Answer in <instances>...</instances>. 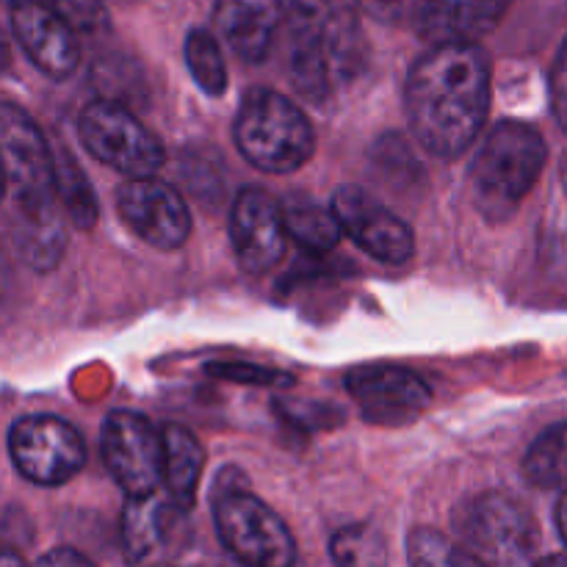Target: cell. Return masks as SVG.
I'll return each instance as SVG.
<instances>
[{
	"label": "cell",
	"mask_w": 567,
	"mask_h": 567,
	"mask_svg": "<svg viewBox=\"0 0 567 567\" xmlns=\"http://www.w3.org/2000/svg\"><path fill=\"white\" fill-rule=\"evenodd\" d=\"M465 546L493 567H518L537 543L535 518L504 493H482L457 515Z\"/></svg>",
	"instance_id": "ba28073f"
},
{
	"label": "cell",
	"mask_w": 567,
	"mask_h": 567,
	"mask_svg": "<svg viewBox=\"0 0 567 567\" xmlns=\"http://www.w3.org/2000/svg\"><path fill=\"white\" fill-rule=\"evenodd\" d=\"M6 236L11 249L33 271H50L59 266L66 249L64 221L59 210L44 214H6Z\"/></svg>",
	"instance_id": "ac0fdd59"
},
{
	"label": "cell",
	"mask_w": 567,
	"mask_h": 567,
	"mask_svg": "<svg viewBox=\"0 0 567 567\" xmlns=\"http://www.w3.org/2000/svg\"><path fill=\"white\" fill-rule=\"evenodd\" d=\"M153 567H181V565H153Z\"/></svg>",
	"instance_id": "8d00e7d4"
},
{
	"label": "cell",
	"mask_w": 567,
	"mask_h": 567,
	"mask_svg": "<svg viewBox=\"0 0 567 567\" xmlns=\"http://www.w3.org/2000/svg\"><path fill=\"white\" fill-rule=\"evenodd\" d=\"M37 567H97L92 559L83 557L75 548H53L39 559Z\"/></svg>",
	"instance_id": "f546056e"
},
{
	"label": "cell",
	"mask_w": 567,
	"mask_h": 567,
	"mask_svg": "<svg viewBox=\"0 0 567 567\" xmlns=\"http://www.w3.org/2000/svg\"><path fill=\"white\" fill-rule=\"evenodd\" d=\"M186 66L194 83L210 97H221L227 89V64L219 42L205 28H194L186 37Z\"/></svg>",
	"instance_id": "484cf974"
},
{
	"label": "cell",
	"mask_w": 567,
	"mask_h": 567,
	"mask_svg": "<svg viewBox=\"0 0 567 567\" xmlns=\"http://www.w3.org/2000/svg\"><path fill=\"white\" fill-rule=\"evenodd\" d=\"M365 64V37L343 0H291L286 11V66L305 100L324 103Z\"/></svg>",
	"instance_id": "7a4b0ae2"
},
{
	"label": "cell",
	"mask_w": 567,
	"mask_h": 567,
	"mask_svg": "<svg viewBox=\"0 0 567 567\" xmlns=\"http://www.w3.org/2000/svg\"><path fill=\"white\" fill-rule=\"evenodd\" d=\"M221 546L241 567H293L297 540L286 520L247 491H227L214 504Z\"/></svg>",
	"instance_id": "8992f818"
},
{
	"label": "cell",
	"mask_w": 567,
	"mask_h": 567,
	"mask_svg": "<svg viewBox=\"0 0 567 567\" xmlns=\"http://www.w3.org/2000/svg\"><path fill=\"white\" fill-rule=\"evenodd\" d=\"M330 208L336 210L343 233L371 258L382 264H408L415 252L413 230L380 199L371 197L360 186H341L332 194Z\"/></svg>",
	"instance_id": "7c38bea8"
},
{
	"label": "cell",
	"mask_w": 567,
	"mask_h": 567,
	"mask_svg": "<svg viewBox=\"0 0 567 567\" xmlns=\"http://www.w3.org/2000/svg\"><path fill=\"white\" fill-rule=\"evenodd\" d=\"M55 194H59V203L64 205L72 225L81 227V230H92L97 225L100 208L92 183L66 150L55 153Z\"/></svg>",
	"instance_id": "603a6c76"
},
{
	"label": "cell",
	"mask_w": 567,
	"mask_h": 567,
	"mask_svg": "<svg viewBox=\"0 0 567 567\" xmlns=\"http://www.w3.org/2000/svg\"><path fill=\"white\" fill-rule=\"evenodd\" d=\"M347 391L352 393L363 419L380 426L410 424L432 404L430 385L399 365H363L349 371Z\"/></svg>",
	"instance_id": "4fadbf2b"
},
{
	"label": "cell",
	"mask_w": 567,
	"mask_h": 567,
	"mask_svg": "<svg viewBox=\"0 0 567 567\" xmlns=\"http://www.w3.org/2000/svg\"><path fill=\"white\" fill-rule=\"evenodd\" d=\"M546 158V142L532 125L498 122L491 127L471 164V186L482 214L491 219L513 214L540 181Z\"/></svg>",
	"instance_id": "277c9868"
},
{
	"label": "cell",
	"mask_w": 567,
	"mask_h": 567,
	"mask_svg": "<svg viewBox=\"0 0 567 567\" xmlns=\"http://www.w3.org/2000/svg\"><path fill=\"white\" fill-rule=\"evenodd\" d=\"M166 507L153 496L127 498V507L122 513V548H125L127 563H142L153 554V548L164 535Z\"/></svg>",
	"instance_id": "7402d4cb"
},
{
	"label": "cell",
	"mask_w": 567,
	"mask_h": 567,
	"mask_svg": "<svg viewBox=\"0 0 567 567\" xmlns=\"http://www.w3.org/2000/svg\"><path fill=\"white\" fill-rule=\"evenodd\" d=\"M122 221L150 247L172 252L192 236L188 205L169 183L155 177H131L116 192Z\"/></svg>",
	"instance_id": "8fae6325"
},
{
	"label": "cell",
	"mask_w": 567,
	"mask_h": 567,
	"mask_svg": "<svg viewBox=\"0 0 567 567\" xmlns=\"http://www.w3.org/2000/svg\"><path fill=\"white\" fill-rule=\"evenodd\" d=\"M6 3H9V9H11V6H17V3H25V0H6Z\"/></svg>",
	"instance_id": "d590c367"
},
{
	"label": "cell",
	"mask_w": 567,
	"mask_h": 567,
	"mask_svg": "<svg viewBox=\"0 0 567 567\" xmlns=\"http://www.w3.org/2000/svg\"><path fill=\"white\" fill-rule=\"evenodd\" d=\"M330 557L336 567H388V543L377 526L352 524L332 535Z\"/></svg>",
	"instance_id": "cb8c5ba5"
},
{
	"label": "cell",
	"mask_w": 567,
	"mask_h": 567,
	"mask_svg": "<svg viewBox=\"0 0 567 567\" xmlns=\"http://www.w3.org/2000/svg\"><path fill=\"white\" fill-rule=\"evenodd\" d=\"M408 565L410 567H487L471 548L457 546L443 532L419 526L408 535Z\"/></svg>",
	"instance_id": "d4e9b609"
},
{
	"label": "cell",
	"mask_w": 567,
	"mask_h": 567,
	"mask_svg": "<svg viewBox=\"0 0 567 567\" xmlns=\"http://www.w3.org/2000/svg\"><path fill=\"white\" fill-rule=\"evenodd\" d=\"M114 3H131V0H114Z\"/></svg>",
	"instance_id": "74e56055"
},
{
	"label": "cell",
	"mask_w": 567,
	"mask_h": 567,
	"mask_svg": "<svg viewBox=\"0 0 567 567\" xmlns=\"http://www.w3.org/2000/svg\"><path fill=\"white\" fill-rule=\"evenodd\" d=\"M563 186H565V194H567V150L563 155Z\"/></svg>",
	"instance_id": "e575fe53"
},
{
	"label": "cell",
	"mask_w": 567,
	"mask_h": 567,
	"mask_svg": "<svg viewBox=\"0 0 567 567\" xmlns=\"http://www.w3.org/2000/svg\"><path fill=\"white\" fill-rule=\"evenodd\" d=\"M48 3L75 28V33L100 37L111 28L103 0H48Z\"/></svg>",
	"instance_id": "4316f807"
},
{
	"label": "cell",
	"mask_w": 567,
	"mask_h": 567,
	"mask_svg": "<svg viewBox=\"0 0 567 567\" xmlns=\"http://www.w3.org/2000/svg\"><path fill=\"white\" fill-rule=\"evenodd\" d=\"M214 17L221 39L247 64H260L286 28L282 0H216Z\"/></svg>",
	"instance_id": "e0dca14e"
},
{
	"label": "cell",
	"mask_w": 567,
	"mask_h": 567,
	"mask_svg": "<svg viewBox=\"0 0 567 567\" xmlns=\"http://www.w3.org/2000/svg\"><path fill=\"white\" fill-rule=\"evenodd\" d=\"M358 6L365 14L382 22H393L399 17V11H402V0H358Z\"/></svg>",
	"instance_id": "4dcf8cb0"
},
{
	"label": "cell",
	"mask_w": 567,
	"mask_h": 567,
	"mask_svg": "<svg viewBox=\"0 0 567 567\" xmlns=\"http://www.w3.org/2000/svg\"><path fill=\"white\" fill-rule=\"evenodd\" d=\"M509 0H415L413 25L432 44L476 42L502 22Z\"/></svg>",
	"instance_id": "2e32d148"
},
{
	"label": "cell",
	"mask_w": 567,
	"mask_h": 567,
	"mask_svg": "<svg viewBox=\"0 0 567 567\" xmlns=\"http://www.w3.org/2000/svg\"><path fill=\"white\" fill-rule=\"evenodd\" d=\"M78 138L89 155L125 177H155L166 161L161 138L116 100L89 103L78 116Z\"/></svg>",
	"instance_id": "52a82bcc"
},
{
	"label": "cell",
	"mask_w": 567,
	"mask_h": 567,
	"mask_svg": "<svg viewBox=\"0 0 567 567\" xmlns=\"http://www.w3.org/2000/svg\"><path fill=\"white\" fill-rule=\"evenodd\" d=\"M0 142L6 169V214L59 210L55 155L50 153L37 122L14 103H6L0 111Z\"/></svg>",
	"instance_id": "5b68a950"
},
{
	"label": "cell",
	"mask_w": 567,
	"mask_h": 567,
	"mask_svg": "<svg viewBox=\"0 0 567 567\" xmlns=\"http://www.w3.org/2000/svg\"><path fill=\"white\" fill-rule=\"evenodd\" d=\"M9 454L28 482L59 487L86 465V446L78 430L55 415H25L9 430Z\"/></svg>",
	"instance_id": "30bf717a"
},
{
	"label": "cell",
	"mask_w": 567,
	"mask_h": 567,
	"mask_svg": "<svg viewBox=\"0 0 567 567\" xmlns=\"http://www.w3.org/2000/svg\"><path fill=\"white\" fill-rule=\"evenodd\" d=\"M286 238L282 203L260 186L244 188L230 214V241L241 269L249 275H266L275 269L286 252Z\"/></svg>",
	"instance_id": "5bb4252c"
},
{
	"label": "cell",
	"mask_w": 567,
	"mask_h": 567,
	"mask_svg": "<svg viewBox=\"0 0 567 567\" xmlns=\"http://www.w3.org/2000/svg\"><path fill=\"white\" fill-rule=\"evenodd\" d=\"M551 111L567 133V39L551 70Z\"/></svg>",
	"instance_id": "f1b7e54d"
},
{
	"label": "cell",
	"mask_w": 567,
	"mask_h": 567,
	"mask_svg": "<svg viewBox=\"0 0 567 567\" xmlns=\"http://www.w3.org/2000/svg\"><path fill=\"white\" fill-rule=\"evenodd\" d=\"M557 526H559V535H563L565 546H567V493H563L557 504Z\"/></svg>",
	"instance_id": "1f68e13d"
},
{
	"label": "cell",
	"mask_w": 567,
	"mask_h": 567,
	"mask_svg": "<svg viewBox=\"0 0 567 567\" xmlns=\"http://www.w3.org/2000/svg\"><path fill=\"white\" fill-rule=\"evenodd\" d=\"M100 449L105 468L127 498L153 496L164 485V435L144 415L133 410L105 415Z\"/></svg>",
	"instance_id": "9c48e42d"
},
{
	"label": "cell",
	"mask_w": 567,
	"mask_h": 567,
	"mask_svg": "<svg viewBox=\"0 0 567 567\" xmlns=\"http://www.w3.org/2000/svg\"><path fill=\"white\" fill-rule=\"evenodd\" d=\"M524 476L543 491L567 493V421L537 437L524 457Z\"/></svg>",
	"instance_id": "44dd1931"
},
{
	"label": "cell",
	"mask_w": 567,
	"mask_h": 567,
	"mask_svg": "<svg viewBox=\"0 0 567 567\" xmlns=\"http://www.w3.org/2000/svg\"><path fill=\"white\" fill-rule=\"evenodd\" d=\"M404 109L415 138L437 158H457L491 111V59L476 42L432 44L413 64Z\"/></svg>",
	"instance_id": "6da1fadb"
},
{
	"label": "cell",
	"mask_w": 567,
	"mask_h": 567,
	"mask_svg": "<svg viewBox=\"0 0 567 567\" xmlns=\"http://www.w3.org/2000/svg\"><path fill=\"white\" fill-rule=\"evenodd\" d=\"M233 138L249 164L271 175L297 172L313 158L316 150V133L305 111L275 89L244 94Z\"/></svg>",
	"instance_id": "3957f363"
},
{
	"label": "cell",
	"mask_w": 567,
	"mask_h": 567,
	"mask_svg": "<svg viewBox=\"0 0 567 567\" xmlns=\"http://www.w3.org/2000/svg\"><path fill=\"white\" fill-rule=\"evenodd\" d=\"M161 435H164V485L172 504L192 509L197 502L199 476L205 465L203 446L194 432L181 424H166Z\"/></svg>",
	"instance_id": "d6986e66"
},
{
	"label": "cell",
	"mask_w": 567,
	"mask_h": 567,
	"mask_svg": "<svg viewBox=\"0 0 567 567\" xmlns=\"http://www.w3.org/2000/svg\"><path fill=\"white\" fill-rule=\"evenodd\" d=\"M11 31L31 64L55 81L70 78L81 64L75 28L48 0H25L11 6Z\"/></svg>",
	"instance_id": "9a60e30c"
},
{
	"label": "cell",
	"mask_w": 567,
	"mask_h": 567,
	"mask_svg": "<svg viewBox=\"0 0 567 567\" xmlns=\"http://www.w3.org/2000/svg\"><path fill=\"white\" fill-rule=\"evenodd\" d=\"M210 374L221 377V380L247 382V385H269V388H288L293 385L291 374H280L275 369H260V365L249 363H214L208 365Z\"/></svg>",
	"instance_id": "83f0119b"
},
{
	"label": "cell",
	"mask_w": 567,
	"mask_h": 567,
	"mask_svg": "<svg viewBox=\"0 0 567 567\" xmlns=\"http://www.w3.org/2000/svg\"><path fill=\"white\" fill-rule=\"evenodd\" d=\"M282 219H286L288 238H293L299 247L310 249V252H330L343 236L336 210L308 197H288L282 203Z\"/></svg>",
	"instance_id": "ffe728a7"
},
{
	"label": "cell",
	"mask_w": 567,
	"mask_h": 567,
	"mask_svg": "<svg viewBox=\"0 0 567 567\" xmlns=\"http://www.w3.org/2000/svg\"><path fill=\"white\" fill-rule=\"evenodd\" d=\"M535 567H567V554H554V557L540 559Z\"/></svg>",
	"instance_id": "836d02e7"
},
{
	"label": "cell",
	"mask_w": 567,
	"mask_h": 567,
	"mask_svg": "<svg viewBox=\"0 0 567 567\" xmlns=\"http://www.w3.org/2000/svg\"><path fill=\"white\" fill-rule=\"evenodd\" d=\"M0 567H28V565H25V559L20 557V554L11 551V548H6L3 559H0Z\"/></svg>",
	"instance_id": "d6a6232c"
}]
</instances>
